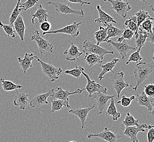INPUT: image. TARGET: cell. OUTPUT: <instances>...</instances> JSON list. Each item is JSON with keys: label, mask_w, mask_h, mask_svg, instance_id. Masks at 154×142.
Returning a JSON list of instances; mask_svg holds the SVG:
<instances>
[{"label": "cell", "mask_w": 154, "mask_h": 142, "mask_svg": "<svg viewBox=\"0 0 154 142\" xmlns=\"http://www.w3.org/2000/svg\"><path fill=\"white\" fill-rule=\"evenodd\" d=\"M80 51L74 43H72L70 48L65 51L63 55L66 56V59L68 61H74L76 60L79 61V57L83 54V51Z\"/></svg>", "instance_id": "ac0fdd59"}, {"label": "cell", "mask_w": 154, "mask_h": 142, "mask_svg": "<svg viewBox=\"0 0 154 142\" xmlns=\"http://www.w3.org/2000/svg\"><path fill=\"white\" fill-rule=\"evenodd\" d=\"M95 105H93L92 106L86 107V108H72L68 111L69 113L73 114L75 116L80 120L82 123V128L84 129L85 127V125L89 123H92V122H86V118L90 110L94 109Z\"/></svg>", "instance_id": "7c38bea8"}, {"label": "cell", "mask_w": 154, "mask_h": 142, "mask_svg": "<svg viewBox=\"0 0 154 142\" xmlns=\"http://www.w3.org/2000/svg\"><path fill=\"white\" fill-rule=\"evenodd\" d=\"M29 103V95L25 92H19L17 90V94L13 101V104L19 106L21 110H25Z\"/></svg>", "instance_id": "d6986e66"}, {"label": "cell", "mask_w": 154, "mask_h": 142, "mask_svg": "<svg viewBox=\"0 0 154 142\" xmlns=\"http://www.w3.org/2000/svg\"><path fill=\"white\" fill-rule=\"evenodd\" d=\"M139 120L135 119L134 116L130 114L129 112L127 113L124 120L122 122V125L125 127H131V126H138L139 125Z\"/></svg>", "instance_id": "836d02e7"}, {"label": "cell", "mask_w": 154, "mask_h": 142, "mask_svg": "<svg viewBox=\"0 0 154 142\" xmlns=\"http://www.w3.org/2000/svg\"><path fill=\"white\" fill-rule=\"evenodd\" d=\"M134 34V33L132 31H131V30L125 28V29H124V31H123V33L122 34V36L120 37H118V39H117L116 42L121 43V42L124 41L126 40V39L130 40V39L132 38Z\"/></svg>", "instance_id": "74e56055"}, {"label": "cell", "mask_w": 154, "mask_h": 142, "mask_svg": "<svg viewBox=\"0 0 154 142\" xmlns=\"http://www.w3.org/2000/svg\"><path fill=\"white\" fill-rule=\"evenodd\" d=\"M124 29H128L132 31L134 34L136 33L138 28L137 25L136 17L135 15H132L128 19L125 21L124 25Z\"/></svg>", "instance_id": "d6a6232c"}, {"label": "cell", "mask_w": 154, "mask_h": 142, "mask_svg": "<svg viewBox=\"0 0 154 142\" xmlns=\"http://www.w3.org/2000/svg\"><path fill=\"white\" fill-rule=\"evenodd\" d=\"M108 27H103L102 26H100L99 30L95 32L94 33L95 40L96 41V45H99L102 43L103 42L104 39L107 37V31Z\"/></svg>", "instance_id": "1f68e13d"}, {"label": "cell", "mask_w": 154, "mask_h": 142, "mask_svg": "<svg viewBox=\"0 0 154 142\" xmlns=\"http://www.w3.org/2000/svg\"><path fill=\"white\" fill-rule=\"evenodd\" d=\"M112 128H108L105 127L104 130L100 133H89L87 135V138L89 139L91 138H98V139L104 140L107 142H116L119 138H121L122 136H119L116 133L112 131Z\"/></svg>", "instance_id": "52a82bcc"}, {"label": "cell", "mask_w": 154, "mask_h": 142, "mask_svg": "<svg viewBox=\"0 0 154 142\" xmlns=\"http://www.w3.org/2000/svg\"><path fill=\"white\" fill-rule=\"evenodd\" d=\"M124 73L122 72L117 73L114 74V76L112 79L113 80V88L115 89L117 97L119 98L120 95L122 90L130 86L129 83H126L124 80Z\"/></svg>", "instance_id": "2e32d148"}, {"label": "cell", "mask_w": 154, "mask_h": 142, "mask_svg": "<svg viewBox=\"0 0 154 142\" xmlns=\"http://www.w3.org/2000/svg\"><path fill=\"white\" fill-rule=\"evenodd\" d=\"M47 5L53 6L57 13H60L63 14H75L80 15L82 17L84 16V12L80 11H76L72 9L68 5L64 2H55L52 1H49L47 3Z\"/></svg>", "instance_id": "9c48e42d"}, {"label": "cell", "mask_w": 154, "mask_h": 142, "mask_svg": "<svg viewBox=\"0 0 154 142\" xmlns=\"http://www.w3.org/2000/svg\"><path fill=\"white\" fill-rule=\"evenodd\" d=\"M84 60L88 64L90 67H92L97 63H102L103 60L102 59L100 56L94 54L86 53L84 57Z\"/></svg>", "instance_id": "f1b7e54d"}, {"label": "cell", "mask_w": 154, "mask_h": 142, "mask_svg": "<svg viewBox=\"0 0 154 142\" xmlns=\"http://www.w3.org/2000/svg\"><path fill=\"white\" fill-rule=\"evenodd\" d=\"M97 10L98 12L99 17L97 19H95V23H100L103 24L104 26H107L110 23H116V21L110 15H108L107 13L104 12L101 8L100 5L97 6Z\"/></svg>", "instance_id": "603a6c76"}, {"label": "cell", "mask_w": 154, "mask_h": 142, "mask_svg": "<svg viewBox=\"0 0 154 142\" xmlns=\"http://www.w3.org/2000/svg\"><path fill=\"white\" fill-rule=\"evenodd\" d=\"M144 93L149 97H154V85L153 84H149L144 86Z\"/></svg>", "instance_id": "7bdbcfd3"}, {"label": "cell", "mask_w": 154, "mask_h": 142, "mask_svg": "<svg viewBox=\"0 0 154 142\" xmlns=\"http://www.w3.org/2000/svg\"><path fill=\"white\" fill-rule=\"evenodd\" d=\"M51 112H55L57 111H59L62 110L63 106H65L66 108H71V106L69 104L68 102L62 101L61 100H51Z\"/></svg>", "instance_id": "f546056e"}, {"label": "cell", "mask_w": 154, "mask_h": 142, "mask_svg": "<svg viewBox=\"0 0 154 142\" xmlns=\"http://www.w3.org/2000/svg\"><path fill=\"white\" fill-rule=\"evenodd\" d=\"M154 127V125H151L143 124L139 125L138 126H131V127H126L124 132V134L126 136L130 138L132 142H138V140L137 137V134L139 132H145V128L150 129L152 127Z\"/></svg>", "instance_id": "ba28073f"}, {"label": "cell", "mask_w": 154, "mask_h": 142, "mask_svg": "<svg viewBox=\"0 0 154 142\" xmlns=\"http://www.w3.org/2000/svg\"><path fill=\"white\" fill-rule=\"evenodd\" d=\"M34 56L35 55H33V54H28L26 53L23 59H21L20 57H18L17 58L20 66L25 74H26L27 69L32 67V61L35 59Z\"/></svg>", "instance_id": "44dd1931"}, {"label": "cell", "mask_w": 154, "mask_h": 142, "mask_svg": "<svg viewBox=\"0 0 154 142\" xmlns=\"http://www.w3.org/2000/svg\"><path fill=\"white\" fill-rule=\"evenodd\" d=\"M140 51L137 50L135 52L131 54L129 59L126 62V65H128L131 62H136L137 63H138L140 61H141L142 57L140 55Z\"/></svg>", "instance_id": "ab89813d"}, {"label": "cell", "mask_w": 154, "mask_h": 142, "mask_svg": "<svg viewBox=\"0 0 154 142\" xmlns=\"http://www.w3.org/2000/svg\"><path fill=\"white\" fill-rule=\"evenodd\" d=\"M13 26H14L15 31L19 36L21 41H24L26 27L24 23V19L21 15L18 16L13 24Z\"/></svg>", "instance_id": "cb8c5ba5"}, {"label": "cell", "mask_w": 154, "mask_h": 142, "mask_svg": "<svg viewBox=\"0 0 154 142\" xmlns=\"http://www.w3.org/2000/svg\"><path fill=\"white\" fill-rule=\"evenodd\" d=\"M82 73L86 78L87 80V84L84 89V90H86L88 93V97L90 96L98 91H101L103 94H107V89L106 88H104L100 84H98L95 82V80H91L89 76L84 72V70L82 71Z\"/></svg>", "instance_id": "8fae6325"}, {"label": "cell", "mask_w": 154, "mask_h": 142, "mask_svg": "<svg viewBox=\"0 0 154 142\" xmlns=\"http://www.w3.org/2000/svg\"><path fill=\"white\" fill-rule=\"evenodd\" d=\"M82 23H77L74 22L73 24H71L68 26L63 27L62 29H60L58 30H52L49 31L47 32H43L42 35L43 36L47 34H57V33H65L68 35H70L72 38H75L79 35V26Z\"/></svg>", "instance_id": "8992f818"}, {"label": "cell", "mask_w": 154, "mask_h": 142, "mask_svg": "<svg viewBox=\"0 0 154 142\" xmlns=\"http://www.w3.org/2000/svg\"><path fill=\"white\" fill-rule=\"evenodd\" d=\"M106 114L109 116H112L113 120L117 121L121 116V113L118 112L116 110V102L114 100V97L111 99V102L109 106H108Z\"/></svg>", "instance_id": "83f0119b"}, {"label": "cell", "mask_w": 154, "mask_h": 142, "mask_svg": "<svg viewBox=\"0 0 154 142\" xmlns=\"http://www.w3.org/2000/svg\"><path fill=\"white\" fill-rule=\"evenodd\" d=\"M39 27H40L41 30L43 31V32H47L51 30V24L49 22L47 21H45L41 24H40Z\"/></svg>", "instance_id": "ee69618b"}, {"label": "cell", "mask_w": 154, "mask_h": 142, "mask_svg": "<svg viewBox=\"0 0 154 142\" xmlns=\"http://www.w3.org/2000/svg\"><path fill=\"white\" fill-rule=\"evenodd\" d=\"M39 0H27L24 3L20 4V8L23 11H26L27 10L32 8Z\"/></svg>", "instance_id": "60d3db41"}, {"label": "cell", "mask_w": 154, "mask_h": 142, "mask_svg": "<svg viewBox=\"0 0 154 142\" xmlns=\"http://www.w3.org/2000/svg\"><path fill=\"white\" fill-rule=\"evenodd\" d=\"M54 89L49 90L47 92L37 95L30 101V104L31 107H39L43 104H48L47 98L53 94Z\"/></svg>", "instance_id": "e0dca14e"}, {"label": "cell", "mask_w": 154, "mask_h": 142, "mask_svg": "<svg viewBox=\"0 0 154 142\" xmlns=\"http://www.w3.org/2000/svg\"><path fill=\"white\" fill-rule=\"evenodd\" d=\"M66 2H69L71 3H79L80 5V11L83 12V9H82V7L83 5H90L91 3L89 2H85L83 1V0H64V3H65Z\"/></svg>", "instance_id": "f6af8a7d"}, {"label": "cell", "mask_w": 154, "mask_h": 142, "mask_svg": "<svg viewBox=\"0 0 154 142\" xmlns=\"http://www.w3.org/2000/svg\"><path fill=\"white\" fill-rule=\"evenodd\" d=\"M104 1H108L112 4V6L110 9L115 11L117 15L122 16V18H126L128 12L132 9L130 3L122 0H104Z\"/></svg>", "instance_id": "5b68a950"}, {"label": "cell", "mask_w": 154, "mask_h": 142, "mask_svg": "<svg viewBox=\"0 0 154 142\" xmlns=\"http://www.w3.org/2000/svg\"><path fill=\"white\" fill-rule=\"evenodd\" d=\"M107 43L110 45H112L116 51H117L122 56V59L124 60L127 57V54L131 50L137 51L136 48L130 46L126 41H124L121 43L115 42L110 39L108 40Z\"/></svg>", "instance_id": "5bb4252c"}, {"label": "cell", "mask_w": 154, "mask_h": 142, "mask_svg": "<svg viewBox=\"0 0 154 142\" xmlns=\"http://www.w3.org/2000/svg\"><path fill=\"white\" fill-rule=\"evenodd\" d=\"M31 41L36 42L38 45L39 51L41 55L46 52L52 53L54 51V46L52 43L42 37L38 30H35L33 32Z\"/></svg>", "instance_id": "277c9868"}, {"label": "cell", "mask_w": 154, "mask_h": 142, "mask_svg": "<svg viewBox=\"0 0 154 142\" xmlns=\"http://www.w3.org/2000/svg\"><path fill=\"white\" fill-rule=\"evenodd\" d=\"M152 26H153V22L152 21L151 19H147L144 21H143L139 27L142 30L145 31L146 32L148 33L150 36H149V38L148 39V41L152 43H153L154 41V33H153V30H152Z\"/></svg>", "instance_id": "484cf974"}, {"label": "cell", "mask_w": 154, "mask_h": 142, "mask_svg": "<svg viewBox=\"0 0 154 142\" xmlns=\"http://www.w3.org/2000/svg\"><path fill=\"white\" fill-rule=\"evenodd\" d=\"M128 1V0H127ZM139 1H140L141 2H142L143 3V7L144 6V5H146V4H148V2H146V1L145 0H139Z\"/></svg>", "instance_id": "7dc6e473"}, {"label": "cell", "mask_w": 154, "mask_h": 142, "mask_svg": "<svg viewBox=\"0 0 154 142\" xmlns=\"http://www.w3.org/2000/svg\"><path fill=\"white\" fill-rule=\"evenodd\" d=\"M147 138H148V142H153V141H154V127H152L150 129H149L148 134H147Z\"/></svg>", "instance_id": "bcb514c9"}, {"label": "cell", "mask_w": 154, "mask_h": 142, "mask_svg": "<svg viewBox=\"0 0 154 142\" xmlns=\"http://www.w3.org/2000/svg\"><path fill=\"white\" fill-rule=\"evenodd\" d=\"M84 70V68H83L81 66H75V67L74 69H72L71 70H66L65 73V74L71 75L73 77L76 78H80L81 74H82V71Z\"/></svg>", "instance_id": "8d00e7d4"}, {"label": "cell", "mask_w": 154, "mask_h": 142, "mask_svg": "<svg viewBox=\"0 0 154 142\" xmlns=\"http://www.w3.org/2000/svg\"><path fill=\"white\" fill-rule=\"evenodd\" d=\"M84 90V89H78L73 92H69L68 90H64L61 87H57L55 90L54 89L53 94L51 96L52 99L54 100H61L62 101L68 102V96L75 94H81L82 92Z\"/></svg>", "instance_id": "9a60e30c"}, {"label": "cell", "mask_w": 154, "mask_h": 142, "mask_svg": "<svg viewBox=\"0 0 154 142\" xmlns=\"http://www.w3.org/2000/svg\"><path fill=\"white\" fill-rule=\"evenodd\" d=\"M154 65L153 63H145V62H139L137 63L136 67L134 70V79L136 82V85L133 89L137 91L138 86L145 81L151 72L153 71Z\"/></svg>", "instance_id": "6da1fadb"}, {"label": "cell", "mask_w": 154, "mask_h": 142, "mask_svg": "<svg viewBox=\"0 0 154 142\" xmlns=\"http://www.w3.org/2000/svg\"><path fill=\"white\" fill-rule=\"evenodd\" d=\"M135 98L136 96L134 95L131 96L130 97H127L125 95H122L121 97V100L116 102V103L121 104L124 107H128L130 105L131 102L135 100Z\"/></svg>", "instance_id": "f35d334b"}, {"label": "cell", "mask_w": 154, "mask_h": 142, "mask_svg": "<svg viewBox=\"0 0 154 142\" xmlns=\"http://www.w3.org/2000/svg\"><path fill=\"white\" fill-rule=\"evenodd\" d=\"M20 2L21 0H18L15 8L13 10L12 13L10 15V17L9 18V25H11V26L13 27L14 21L17 19V18H18V16L20 15V12L22 11L21 9L20 8Z\"/></svg>", "instance_id": "d590c367"}, {"label": "cell", "mask_w": 154, "mask_h": 142, "mask_svg": "<svg viewBox=\"0 0 154 142\" xmlns=\"http://www.w3.org/2000/svg\"><path fill=\"white\" fill-rule=\"evenodd\" d=\"M36 58L37 61L40 63L41 65L42 70L43 74L47 77H48L49 79L51 82H54L59 79V77L62 73V70L61 68H57L53 65H52L51 63H45L39 59L37 56H34Z\"/></svg>", "instance_id": "7a4b0ae2"}, {"label": "cell", "mask_w": 154, "mask_h": 142, "mask_svg": "<svg viewBox=\"0 0 154 142\" xmlns=\"http://www.w3.org/2000/svg\"><path fill=\"white\" fill-rule=\"evenodd\" d=\"M83 51L85 53L94 54L101 57L103 59L104 56L107 54L113 55V51H109L101 47L99 45L95 44V41H90L85 40L83 42Z\"/></svg>", "instance_id": "3957f363"}, {"label": "cell", "mask_w": 154, "mask_h": 142, "mask_svg": "<svg viewBox=\"0 0 154 142\" xmlns=\"http://www.w3.org/2000/svg\"><path fill=\"white\" fill-rule=\"evenodd\" d=\"M48 10L45 9L41 4L38 5V8L36 10V12L32 15V18L31 19V21L33 24H35V19L37 18L39 23L41 24L42 23L47 21L49 18V15L48 14Z\"/></svg>", "instance_id": "7402d4cb"}, {"label": "cell", "mask_w": 154, "mask_h": 142, "mask_svg": "<svg viewBox=\"0 0 154 142\" xmlns=\"http://www.w3.org/2000/svg\"><path fill=\"white\" fill-rule=\"evenodd\" d=\"M107 26L108 27L107 37L104 39L103 42H106L110 38H113L116 37H120L122 36L124 30L119 29L118 27L113 26L112 24H108Z\"/></svg>", "instance_id": "4316f807"}, {"label": "cell", "mask_w": 154, "mask_h": 142, "mask_svg": "<svg viewBox=\"0 0 154 142\" xmlns=\"http://www.w3.org/2000/svg\"><path fill=\"white\" fill-rule=\"evenodd\" d=\"M136 38V49L140 51L142 48L145 45L146 39L149 38V34L145 31L142 30L141 28L138 27L136 33L134 34Z\"/></svg>", "instance_id": "ffe728a7"}, {"label": "cell", "mask_w": 154, "mask_h": 142, "mask_svg": "<svg viewBox=\"0 0 154 142\" xmlns=\"http://www.w3.org/2000/svg\"><path fill=\"white\" fill-rule=\"evenodd\" d=\"M134 15L136 17L137 25L138 29L140 25V24L147 19H150L151 20H154V18H151V17L149 15L148 12H146L144 10H140L137 12Z\"/></svg>", "instance_id": "e575fe53"}, {"label": "cell", "mask_w": 154, "mask_h": 142, "mask_svg": "<svg viewBox=\"0 0 154 142\" xmlns=\"http://www.w3.org/2000/svg\"><path fill=\"white\" fill-rule=\"evenodd\" d=\"M115 97L116 95H107L101 91H98L93 94L89 98L96 100V104L97 106L98 110V114H102L103 110L107 106L108 101Z\"/></svg>", "instance_id": "30bf717a"}, {"label": "cell", "mask_w": 154, "mask_h": 142, "mask_svg": "<svg viewBox=\"0 0 154 142\" xmlns=\"http://www.w3.org/2000/svg\"><path fill=\"white\" fill-rule=\"evenodd\" d=\"M135 100L139 106L146 107L149 114L154 116V97H149L143 91L140 95L137 94Z\"/></svg>", "instance_id": "4fadbf2b"}, {"label": "cell", "mask_w": 154, "mask_h": 142, "mask_svg": "<svg viewBox=\"0 0 154 142\" xmlns=\"http://www.w3.org/2000/svg\"><path fill=\"white\" fill-rule=\"evenodd\" d=\"M68 142H75V141H69Z\"/></svg>", "instance_id": "c3c4849f"}, {"label": "cell", "mask_w": 154, "mask_h": 142, "mask_svg": "<svg viewBox=\"0 0 154 142\" xmlns=\"http://www.w3.org/2000/svg\"><path fill=\"white\" fill-rule=\"evenodd\" d=\"M119 61L118 59H113L111 61L106 63L104 65H101L102 71L100 73L98 74V79L101 81L104 78V76L108 73V72H112L114 74V72L113 71V69L115 67L116 64Z\"/></svg>", "instance_id": "d4e9b609"}, {"label": "cell", "mask_w": 154, "mask_h": 142, "mask_svg": "<svg viewBox=\"0 0 154 142\" xmlns=\"http://www.w3.org/2000/svg\"><path fill=\"white\" fill-rule=\"evenodd\" d=\"M0 27L3 29L7 35L11 37L13 39H15V35L14 31L13 29V27L9 25L3 24L1 21H0Z\"/></svg>", "instance_id": "b9f144b4"}, {"label": "cell", "mask_w": 154, "mask_h": 142, "mask_svg": "<svg viewBox=\"0 0 154 142\" xmlns=\"http://www.w3.org/2000/svg\"><path fill=\"white\" fill-rule=\"evenodd\" d=\"M1 85L3 88L4 91H11L14 90H17L18 89H20L23 88V85L15 84V83L12 82L10 80H5L3 79H1Z\"/></svg>", "instance_id": "4dcf8cb0"}]
</instances>
